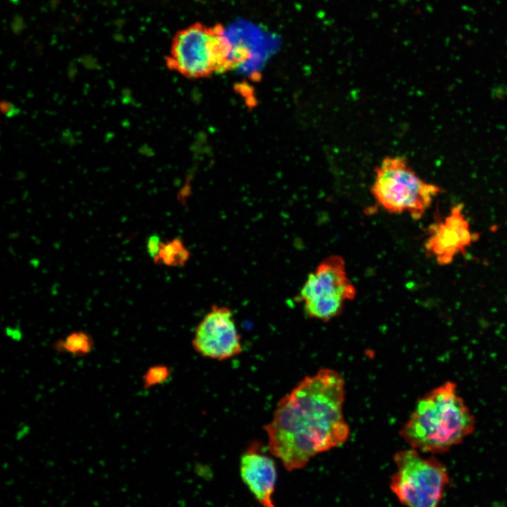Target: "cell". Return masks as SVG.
Segmentation results:
<instances>
[{"label":"cell","mask_w":507,"mask_h":507,"mask_svg":"<svg viewBox=\"0 0 507 507\" xmlns=\"http://www.w3.org/2000/svg\"><path fill=\"white\" fill-rule=\"evenodd\" d=\"M344 401V380L338 372L323 368L304 377L280 400L264 426L270 452L292 471L345 443L349 427Z\"/></svg>","instance_id":"1"},{"label":"cell","mask_w":507,"mask_h":507,"mask_svg":"<svg viewBox=\"0 0 507 507\" xmlns=\"http://www.w3.org/2000/svg\"><path fill=\"white\" fill-rule=\"evenodd\" d=\"M475 424L456 384L446 382L418 400L400 435L418 451L442 453L470 434Z\"/></svg>","instance_id":"2"},{"label":"cell","mask_w":507,"mask_h":507,"mask_svg":"<svg viewBox=\"0 0 507 507\" xmlns=\"http://www.w3.org/2000/svg\"><path fill=\"white\" fill-rule=\"evenodd\" d=\"M220 27L194 24L179 32L173 41L170 68L190 79L208 77L236 68L243 61Z\"/></svg>","instance_id":"3"},{"label":"cell","mask_w":507,"mask_h":507,"mask_svg":"<svg viewBox=\"0 0 507 507\" xmlns=\"http://www.w3.org/2000/svg\"><path fill=\"white\" fill-rule=\"evenodd\" d=\"M377 204L389 213H406L420 220L442 192L421 179L406 158L388 156L375 169L370 189Z\"/></svg>","instance_id":"4"},{"label":"cell","mask_w":507,"mask_h":507,"mask_svg":"<svg viewBox=\"0 0 507 507\" xmlns=\"http://www.w3.org/2000/svg\"><path fill=\"white\" fill-rule=\"evenodd\" d=\"M389 487L406 507H439L449 481L445 465L415 449L397 451Z\"/></svg>","instance_id":"5"},{"label":"cell","mask_w":507,"mask_h":507,"mask_svg":"<svg viewBox=\"0 0 507 507\" xmlns=\"http://www.w3.org/2000/svg\"><path fill=\"white\" fill-rule=\"evenodd\" d=\"M356 293L344 259L333 254L323 259L308 274L296 299L310 318L329 321L342 313L345 304L353 300Z\"/></svg>","instance_id":"6"},{"label":"cell","mask_w":507,"mask_h":507,"mask_svg":"<svg viewBox=\"0 0 507 507\" xmlns=\"http://www.w3.org/2000/svg\"><path fill=\"white\" fill-rule=\"evenodd\" d=\"M192 346L200 355L218 361L239 355L241 337L231 309L213 305L196 328Z\"/></svg>","instance_id":"7"},{"label":"cell","mask_w":507,"mask_h":507,"mask_svg":"<svg viewBox=\"0 0 507 507\" xmlns=\"http://www.w3.org/2000/svg\"><path fill=\"white\" fill-rule=\"evenodd\" d=\"M478 234L472 232L463 214L461 204L453 206L443 219L430 225L424 244L428 256L441 265L452 263L456 256L464 254Z\"/></svg>","instance_id":"8"},{"label":"cell","mask_w":507,"mask_h":507,"mask_svg":"<svg viewBox=\"0 0 507 507\" xmlns=\"http://www.w3.org/2000/svg\"><path fill=\"white\" fill-rule=\"evenodd\" d=\"M239 473L244 483L262 507H275L273 496L277 478L273 458L265 453L258 442H253L243 452Z\"/></svg>","instance_id":"9"},{"label":"cell","mask_w":507,"mask_h":507,"mask_svg":"<svg viewBox=\"0 0 507 507\" xmlns=\"http://www.w3.org/2000/svg\"><path fill=\"white\" fill-rule=\"evenodd\" d=\"M94 347L93 337L89 333L84 331L72 332L63 338L58 339L53 344V348L56 352L79 358L89 355Z\"/></svg>","instance_id":"10"},{"label":"cell","mask_w":507,"mask_h":507,"mask_svg":"<svg viewBox=\"0 0 507 507\" xmlns=\"http://www.w3.org/2000/svg\"><path fill=\"white\" fill-rule=\"evenodd\" d=\"M190 258V252L182 240L175 238L163 242L156 263L173 267L184 266Z\"/></svg>","instance_id":"11"},{"label":"cell","mask_w":507,"mask_h":507,"mask_svg":"<svg viewBox=\"0 0 507 507\" xmlns=\"http://www.w3.org/2000/svg\"><path fill=\"white\" fill-rule=\"evenodd\" d=\"M170 376L169 368L164 365L149 367L142 377V388L145 390L165 382Z\"/></svg>","instance_id":"12"},{"label":"cell","mask_w":507,"mask_h":507,"mask_svg":"<svg viewBox=\"0 0 507 507\" xmlns=\"http://www.w3.org/2000/svg\"><path fill=\"white\" fill-rule=\"evenodd\" d=\"M162 243L163 242L161 241L158 235L153 234L149 237V238L147 239V252L149 256L154 259V261L157 258L160 252Z\"/></svg>","instance_id":"13"},{"label":"cell","mask_w":507,"mask_h":507,"mask_svg":"<svg viewBox=\"0 0 507 507\" xmlns=\"http://www.w3.org/2000/svg\"><path fill=\"white\" fill-rule=\"evenodd\" d=\"M1 107L2 112L4 113L7 116H8L9 114L11 115L12 111H11V110L13 111L14 108L13 105L7 101L1 102Z\"/></svg>","instance_id":"14"}]
</instances>
